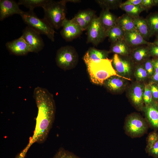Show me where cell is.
<instances>
[{"instance_id":"ac0fdd59","label":"cell","mask_w":158,"mask_h":158,"mask_svg":"<svg viewBox=\"0 0 158 158\" xmlns=\"http://www.w3.org/2000/svg\"><path fill=\"white\" fill-rule=\"evenodd\" d=\"M123 79L118 76H113L106 80L103 84L109 91L119 92L123 90L126 86V82Z\"/></svg>"},{"instance_id":"2e32d148","label":"cell","mask_w":158,"mask_h":158,"mask_svg":"<svg viewBox=\"0 0 158 158\" xmlns=\"http://www.w3.org/2000/svg\"><path fill=\"white\" fill-rule=\"evenodd\" d=\"M129 56L135 64L142 63L150 57L148 45H141L133 48Z\"/></svg>"},{"instance_id":"e575fe53","label":"cell","mask_w":158,"mask_h":158,"mask_svg":"<svg viewBox=\"0 0 158 158\" xmlns=\"http://www.w3.org/2000/svg\"><path fill=\"white\" fill-rule=\"evenodd\" d=\"M145 151L149 156L153 158H158V140L150 147Z\"/></svg>"},{"instance_id":"b9f144b4","label":"cell","mask_w":158,"mask_h":158,"mask_svg":"<svg viewBox=\"0 0 158 158\" xmlns=\"http://www.w3.org/2000/svg\"><path fill=\"white\" fill-rule=\"evenodd\" d=\"M26 152L25 151L23 150L19 154L17 155L16 158H24Z\"/></svg>"},{"instance_id":"30bf717a","label":"cell","mask_w":158,"mask_h":158,"mask_svg":"<svg viewBox=\"0 0 158 158\" xmlns=\"http://www.w3.org/2000/svg\"><path fill=\"white\" fill-rule=\"evenodd\" d=\"M145 85L138 82L133 84L129 92L130 100L134 107L138 110L142 111L144 104L143 93Z\"/></svg>"},{"instance_id":"836d02e7","label":"cell","mask_w":158,"mask_h":158,"mask_svg":"<svg viewBox=\"0 0 158 158\" xmlns=\"http://www.w3.org/2000/svg\"><path fill=\"white\" fill-rule=\"evenodd\" d=\"M142 64L147 72L149 77L150 78L154 73L152 59L149 58L145 61Z\"/></svg>"},{"instance_id":"f546056e","label":"cell","mask_w":158,"mask_h":158,"mask_svg":"<svg viewBox=\"0 0 158 158\" xmlns=\"http://www.w3.org/2000/svg\"><path fill=\"white\" fill-rule=\"evenodd\" d=\"M71 20L78 25L83 31L87 30L88 27L84 18L82 11H80Z\"/></svg>"},{"instance_id":"ba28073f","label":"cell","mask_w":158,"mask_h":158,"mask_svg":"<svg viewBox=\"0 0 158 158\" xmlns=\"http://www.w3.org/2000/svg\"><path fill=\"white\" fill-rule=\"evenodd\" d=\"M113 66L117 73L127 78L131 73L133 66L135 65L129 56H123L114 54L112 59Z\"/></svg>"},{"instance_id":"7c38bea8","label":"cell","mask_w":158,"mask_h":158,"mask_svg":"<svg viewBox=\"0 0 158 158\" xmlns=\"http://www.w3.org/2000/svg\"><path fill=\"white\" fill-rule=\"evenodd\" d=\"M5 45L9 52L15 55L24 56L32 52L31 47L21 36L7 42Z\"/></svg>"},{"instance_id":"52a82bcc","label":"cell","mask_w":158,"mask_h":158,"mask_svg":"<svg viewBox=\"0 0 158 158\" xmlns=\"http://www.w3.org/2000/svg\"><path fill=\"white\" fill-rule=\"evenodd\" d=\"M87 43L97 46L107 37L99 18L95 16L87 29Z\"/></svg>"},{"instance_id":"1f68e13d","label":"cell","mask_w":158,"mask_h":158,"mask_svg":"<svg viewBox=\"0 0 158 158\" xmlns=\"http://www.w3.org/2000/svg\"><path fill=\"white\" fill-rule=\"evenodd\" d=\"M158 140V133L154 130L150 133L147 138L146 150L150 147Z\"/></svg>"},{"instance_id":"4fadbf2b","label":"cell","mask_w":158,"mask_h":158,"mask_svg":"<svg viewBox=\"0 0 158 158\" xmlns=\"http://www.w3.org/2000/svg\"><path fill=\"white\" fill-rule=\"evenodd\" d=\"M19 5L15 1L12 0H0V20L14 14L20 16L24 12L19 7Z\"/></svg>"},{"instance_id":"d590c367","label":"cell","mask_w":158,"mask_h":158,"mask_svg":"<svg viewBox=\"0 0 158 158\" xmlns=\"http://www.w3.org/2000/svg\"><path fill=\"white\" fill-rule=\"evenodd\" d=\"M149 84L153 101L156 104L158 102V83L150 81Z\"/></svg>"},{"instance_id":"44dd1931","label":"cell","mask_w":158,"mask_h":158,"mask_svg":"<svg viewBox=\"0 0 158 158\" xmlns=\"http://www.w3.org/2000/svg\"><path fill=\"white\" fill-rule=\"evenodd\" d=\"M132 49L123 39L111 43L109 51L122 56H129Z\"/></svg>"},{"instance_id":"74e56055","label":"cell","mask_w":158,"mask_h":158,"mask_svg":"<svg viewBox=\"0 0 158 158\" xmlns=\"http://www.w3.org/2000/svg\"><path fill=\"white\" fill-rule=\"evenodd\" d=\"M140 5L147 12L154 6L153 0H142Z\"/></svg>"},{"instance_id":"3957f363","label":"cell","mask_w":158,"mask_h":158,"mask_svg":"<svg viewBox=\"0 0 158 158\" xmlns=\"http://www.w3.org/2000/svg\"><path fill=\"white\" fill-rule=\"evenodd\" d=\"M65 0L58 1L49 0L42 8L44 13V18L56 30L62 27L66 15Z\"/></svg>"},{"instance_id":"f6af8a7d","label":"cell","mask_w":158,"mask_h":158,"mask_svg":"<svg viewBox=\"0 0 158 158\" xmlns=\"http://www.w3.org/2000/svg\"><path fill=\"white\" fill-rule=\"evenodd\" d=\"M157 105L158 106V102H157V103H156Z\"/></svg>"},{"instance_id":"5b68a950","label":"cell","mask_w":158,"mask_h":158,"mask_svg":"<svg viewBox=\"0 0 158 158\" xmlns=\"http://www.w3.org/2000/svg\"><path fill=\"white\" fill-rule=\"evenodd\" d=\"M149 126L146 120L136 113L126 117L124 126L125 133L132 138L140 137L147 131Z\"/></svg>"},{"instance_id":"f1b7e54d","label":"cell","mask_w":158,"mask_h":158,"mask_svg":"<svg viewBox=\"0 0 158 158\" xmlns=\"http://www.w3.org/2000/svg\"><path fill=\"white\" fill-rule=\"evenodd\" d=\"M143 98L145 106L155 103L153 99L149 83L145 84Z\"/></svg>"},{"instance_id":"8d00e7d4","label":"cell","mask_w":158,"mask_h":158,"mask_svg":"<svg viewBox=\"0 0 158 158\" xmlns=\"http://www.w3.org/2000/svg\"><path fill=\"white\" fill-rule=\"evenodd\" d=\"M148 46L150 56L153 58L158 59V45L152 42Z\"/></svg>"},{"instance_id":"d6986e66","label":"cell","mask_w":158,"mask_h":158,"mask_svg":"<svg viewBox=\"0 0 158 158\" xmlns=\"http://www.w3.org/2000/svg\"><path fill=\"white\" fill-rule=\"evenodd\" d=\"M99 17L101 25L106 32L116 25L118 17L111 12L109 9H103Z\"/></svg>"},{"instance_id":"83f0119b","label":"cell","mask_w":158,"mask_h":158,"mask_svg":"<svg viewBox=\"0 0 158 158\" xmlns=\"http://www.w3.org/2000/svg\"><path fill=\"white\" fill-rule=\"evenodd\" d=\"M135 65L134 75L136 80L139 82L146 80L149 77L142 64L141 63Z\"/></svg>"},{"instance_id":"603a6c76","label":"cell","mask_w":158,"mask_h":158,"mask_svg":"<svg viewBox=\"0 0 158 158\" xmlns=\"http://www.w3.org/2000/svg\"><path fill=\"white\" fill-rule=\"evenodd\" d=\"M124 33L121 28L117 25L106 32L107 36L111 43L124 39Z\"/></svg>"},{"instance_id":"d4e9b609","label":"cell","mask_w":158,"mask_h":158,"mask_svg":"<svg viewBox=\"0 0 158 158\" xmlns=\"http://www.w3.org/2000/svg\"><path fill=\"white\" fill-rule=\"evenodd\" d=\"M119 8L124 11L126 14L133 19L139 17L140 13L142 12L145 11L140 4L138 5L121 4Z\"/></svg>"},{"instance_id":"6da1fadb","label":"cell","mask_w":158,"mask_h":158,"mask_svg":"<svg viewBox=\"0 0 158 158\" xmlns=\"http://www.w3.org/2000/svg\"><path fill=\"white\" fill-rule=\"evenodd\" d=\"M33 97L38 109L35 129L29 145L44 143L47 140L54 122L56 107L52 95L46 89L37 87Z\"/></svg>"},{"instance_id":"7402d4cb","label":"cell","mask_w":158,"mask_h":158,"mask_svg":"<svg viewBox=\"0 0 158 158\" xmlns=\"http://www.w3.org/2000/svg\"><path fill=\"white\" fill-rule=\"evenodd\" d=\"M116 25L120 26L124 32L136 29L133 19L126 13L118 18Z\"/></svg>"},{"instance_id":"8992f818","label":"cell","mask_w":158,"mask_h":158,"mask_svg":"<svg viewBox=\"0 0 158 158\" xmlns=\"http://www.w3.org/2000/svg\"><path fill=\"white\" fill-rule=\"evenodd\" d=\"M78 55L76 50L69 45L62 47L57 51L55 58L57 65L64 70L74 67L77 63Z\"/></svg>"},{"instance_id":"4dcf8cb0","label":"cell","mask_w":158,"mask_h":158,"mask_svg":"<svg viewBox=\"0 0 158 158\" xmlns=\"http://www.w3.org/2000/svg\"><path fill=\"white\" fill-rule=\"evenodd\" d=\"M51 158H80L63 148H60Z\"/></svg>"},{"instance_id":"d6a6232c","label":"cell","mask_w":158,"mask_h":158,"mask_svg":"<svg viewBox=\"0 0 158 158\" xmlns=\"http://www.w3.org/2000/svg\"><path fill=\"white\" fill-rule=\"evenodd\" d=\"M84 18L89 25L96 16L95 11L90 9L82 11Z\"/></svg>"},{"instance_id":"f35d334b","label":"cell","mask_w":158,"mask_h":158,"mask_svg":"<svg viewBox=\"0 0 158 158\" xmlns=\"http://www.w3.org/2000/svg\"><path fill=\"white\" fill-rule=\"evenodd\" d=\"M142 0H128L121 4L122 5H138L140 4Z\"/></svg>"},{"instance_id":"4316f807","label":"cell","mask_w":158,"mask_h":158,"mask_svg":"<svg viewBox=\"0 0 158 158\" xmlns=\"http://www.w3.org/2000/svg\"><path fill=\"white\" fill-rule=\"evenodd\" d=\"M95 2L103 9H116L122 3L121 0H97Z\"/></svg>"},{"instance_id":"9c48e42d","label":"cell","mask_w":158,"mask_h":158,"mask_svg":"<svg viewBox=\"0 0 158 158\" xmlns=\"http://www.w3.org/2000/svg\"><path fill=\"white\" fill-rule=\"evenodd\" d=\"M40 34L27 26L23 31L21 36L30 46L32 52L38 53L44 48V44Z\"/></svg>"},{"instance_id":"ab89813d","label":"cell","mask_w":158,"mask_h":158,"mask_svg":"<svg viewBox=\"0 0 158 158\" xmlns=\"http://www.w3.org/2000/svg\"><path fill=\"white\" fill-rule=\"evenodd\" d=\"M152 61L154 69V73H158V59L152 58Z\"/></svg>"},{"instance_id":"277c9868","label":"cell","mask_w":158,"mask_h":158,"mask_svg":"<svg viewBox=\"0 0 158 158\" xmlns=\"http://www.w3.org/2000/svg\"><path fill=\"white\" fill-rule=\"evenodd\" d=\"M28 26L40 34L46 35L51 41H54V28L44 18L40 19L35 14L34 11L24 12L20 16Z\"/></svg>"},{"instance_id":"484cf974","label":"cell","mask_w":158,"mask_h":158,"mask_svg":"<svg viewBox=\"0 0 158 158\" xmlns=\"http://www.w3.org/2000/svg\"><path fill=\"white\" fill-rule=\"evenodd\" d=\"M49 0H20L18 3L19 5H23L29 9L34 11L37 7L42 8L46 5Z\"/></svg>"},{"instance_id":"ffe728a7","label":"cell","mask_w":158,"mask_h":158,"mask_svg":"<svg viewBox=\"0 0 158 158\" xmlns=\"http://www.w3.org/2000/svg\"><path fill=\"white\" fill-rule=\"evenodd\" d=\"M136 30L146 41L151 37L148 23L145 19L139 16L133 19Z\"/></svg>"},{"instance_id":"9a60e30c","label":"cell","mask_w":158,"mask_h":158,"mask_svg":"<svg viewBox=\"0 0 158 158\" xmlns=\"http://www.w3.org/2000/svg\"><path fill=\"white\" fill-rule=\"evenodd\" d=\"M124 40L132 48L141 45H148L152 43L145 40L136 29L125 32Z\"/></svg>"},{"instance_id":"7a4b0ae2","label":"cell","mask_w":158,"mask_h":158,"mask_svg":"<svg viewBox=\"0 0 158 158\" xmlns=\"http://www.w3.org/2000/svg\"><path fill=\"white\" fill-rule=\"evenodd\" d=\"M112 61V59L107 58L97 62L86 64L91 80L93 83L97 85H103L106 80L113 76L130 80L117 73L113 66Z\"/></svg>"},{"instance_id":"60d3db41","label":"cell","mask_w":158,"mask_h":158,"mask_svg":"<svg viewBox=\"0 0 158 158\" xmlns=\"http://www.w3.org/2000/svg\"><path fill=\"white\" fill-rule=\"evenodd\" d=\"M150 78L151 81L158 83V73H154Z\"/></svg>"},{"instance_id":"8fae6325","label":"cell","mask_w":158,"mask_h":158,"mask_svg":"<svg viewBox=\"0 0 158 158\" xmlns=\"http://www.w3.org/2000/svg\"><path fill=\"white\" fill-rule=\"evenodd\" d=\"M61 27V35L66 41H71L78 37L83 31L78 25L66 18L63 21Z\"/></svg>"},{"instance_id":"ee69618b","label":"cell","mask_w":158,"mask_h":158,"mask_svg":"<svg viewBox=\"0 0 158 158\" xmlns=\"http://www.w3.org/2000/svg\"><path fill=\"white\" fill-rule=\"evenodd\" d=\"M154 6H158V0H153Z\"/></svg>"},{"instance_id":"7bdbcfd3","label":"cell","mask_w":158,"mask_h":158,"mask_svg":"<svg viewBox=\"0 0 158 158\" xmlns=\"http://www.w3.org/2000/svg\"><path fill=\"white\" fill-rule=\"evenodd\" d=\"M153 43L156 45H158V36H156V38Z\"/></svg>"},{"instance_id":"5bb4252c","label":"cell","mask_w":158,"mask_h":158,"mask_svg":"<svg viewBox=\"0 0 158 158\" xmlns=\"http://www.w3.org/2000/svg\"><path fill=\"white\" fill-rule=\"evenodd\" d=\"M142 111L149 126L154 130H158V106L157 104L144 106Z\"/></svg>"},{"instance_id":"e0dca14e","label":"cell","mask_w":158,"mask_h":158,"mask_svg":"<svg viewBox=\"0 0 158 158\" xmlns=\"http://www.w3.org/2000/svg\"><path fill=\"white\" fill-rule=\"evenodd\" d=\"M109 53V51L91 47L85 55L83 60L85 64L91 62H97L102 59L107 58Z\"/></svg>"},{"instance_id":"cb8c5ba5","label":"cell","mask_w":158,"mask_h":158,"mask_svg":"<svg viewBox=\"0 0 158 158\" xmlns=\"http://www.w3.org/2000/svg\"><path fill=\"white\" fill-rule=\"evenodd\" d=\"M145 19L150 28L151 37L158 36V12L150 13Z\"/></svg>"}]
</instances>
